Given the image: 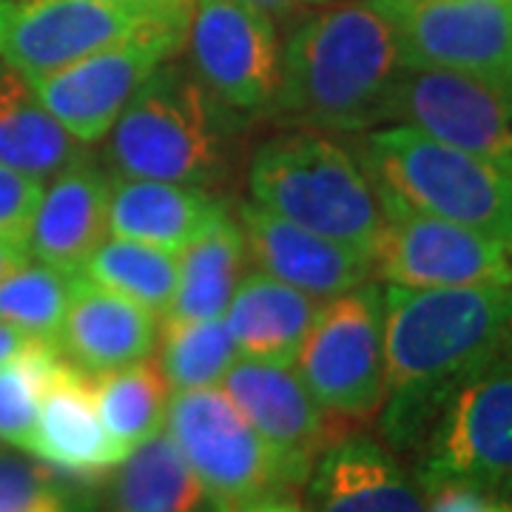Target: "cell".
<instances>
[{
  "label": "cell",
  "instance_id": "cell-11",
  "mask_svg": "<svg viewBox=\"0 0 512 512\" xmlns=\"http://www.w3.org/2000/svg\"><path fill=\"white\" fill-rule=\"evenodd\" d=\"M382 228L370 248L373 271L402 288L512 285V251L473 228L379 197Z\"/></svg>",
  "mask_w": 512,
  "mask_h": 512
},
{
  "label": "cell",
  "instance_id": "cell-2",
  "mask_svg": "<svg viewBox=\"0 0 512 512\" xmlns=\"http://www.w3.org/2000/svg\"><path fill=\"white\" fill-rule=\"evenodd\" d=\"M399 72L393 26L370 0L330 6L288 40L276 106L316 131L367 128L384 120Z\"/></svg>",
  "mask_w": 512,
  "mask_h": 512
},
{
  "label": "cell",
  "instance_id": "cell-35",
  "mask_svg": "<svg viewBox=\"0 0 512 512\" xmlns=\"http://www.w3.org/2000/svg\"><path fill=\"white\" fill-rule=\"evenodd\" d=\"M29 342H32V336H26L23 330L12 328V325H6V322H0V365H3L6 359H12L18 350L26 348Z\"/></svg>",
  "mask_w": 512,
  "mask_h": 512
},
{
  "label": "cell",
  "instance_id": "cell-4",
  "mask_svg": "<svg viewBox=\"0 0 512 512\" xmlns=\"http://www.w3.org/2000/svg\"><path fill=\"white\" fill-rule=\"evenodd\" d=\"M248 185L256 205L367 254L382 228V202L367 171L316 128L268 140L254 154Z\"/></svg>",
  "mask_w": 512,
  "mask_h": 512
},
{
  "label": "cell",
  "instance_id": "cell-17",
  "mask_svg": "<svg viewBox=\"0 0 512 512\" xmlns=\"http://www.w3.org/2000/svg\"><path fill=\"white\" fill-rule=\"evenodd\" d=\"M26 453L63 476L83 481L109 473L128 456L103 427L94 402V376L66 356L57 359L43 390L35 436Z\"/></svg>",
  "mask_w": 512,
  "mask_h": 512
},
{
  "label": "cell",
  "instance_id": "cell-12",
  "mask_svg": "<svg viewBox=\"0 0 512 512\" xmlns=\"http://www.w3.org/2000/svg\"><path fill=\"white\" fill-rule=\"evenodd\" d=\"M185 46L202 89L239 111L276 106L282 49L274 18L248 0H191Z\"/></svg>",
  "mask_w": 512,
  "mask_h": 512
},
{
  "label": "cell",
  "instance_id": "cell-27",
  "mask_svg": "<svg viewBox=\"0 0 512 512\" xmlns=\"http://www.w3.org/2000/svg\"><path fill=\"white\" fill-rule=\"evenodd\" d=\"M80 276L163 319L177 293L180 262L174 251L134 239L106 237L86 259Z\"/></svg>",
  "mask_w": 512,
  "mask_h": 512
},
{
  "label": "cell",
  "instance_id": "cell-31",
  "mask_svg": "<svg viewBox=\"0 0 512 512\" xmlns=\"http://www.w3.org/2000/svg\"><path fill=\"white\" fill-rule=\"evenodd\" d=\"M0 512H72L66 484L37 461L0 453Z\"/></svg>",
  "mask_w": 512,
  "mask_h": 512
},
{
  "label": "cell",
  "instance_id": "cell-37",
  "mask_svg": "<svg viewBox=\"0 0 512 512\" xmlns=\"http://www.w3.org/2000/svg\"><path fill=\"white\" fill-rule=\"evenodd\" d=\"M248 3H254L259 9H265L271 18H282V15H288L296 9V3L299 0H248Z\"/></svg>",
  "mask_w": 512,
  "mask_h": 512
},
{
  "label": "cell",
  "instance_id": "cell-3",
  "mask_svg": "<svg viewBox=\"0 0 512 512\" xmlns=\"http://www.w3.org/2000/svg\"><path fill=\"white\" fill-rule=\"evenodd\" d=\"M362 163L379 197L498 239L512 251V177L419 128L373 131Z\"/></svg>",
  "mask_w": 512,
  "mask_h": 512
},
{
  "label": "cell",
  "instance_id": "cell-36",
  "mask_svg": "<svg viewBox=\"0 0 512 512\" xmlns=\"http://www.w3.org/2000/svg\"><path fill=\"white\" fill-rule=\"evenodd\" d=\"M239 512H308L302 510L299 504H293L288 498H282V495H276V498H265V501H256L251 507H245V510Z\"/></svg>",
  "mask_w": 512,
  "mask_h": 512
},
{
  "label": "cell",
  "instance_id": "cell-29",
  "mask_svg": "<svg viewBox=\"0 0 512 512\" xmlns=\"http://www.w3.org/2000/svg\"><path fill=\"white\" fill-rule=\"evenodd\" d=\"M77 274L43 262H23L0 279V322L23 330L32 339L55 342L66 316Z\"/></svg>",
  "mask_w": 512,
  "mask_h": 512
},
{
  "label": "cell",
  "instance_id": "cell-5",
  "mask_svg": "<svg viewBox=\"0 0 512 512\" xmlns=\"http://www.w3.org/2000/svg\"><path fill=\"white\" fill-rule=\"evenodd\" d=\"M117 177L208 185L222 171V131L197 77L160 66L103 137Z\"/></svg>",
  "mask_w": 512,
  "mask_h": 512
},
{
  "label": "cell",
  "instance_id": "cell-13",
  "mask_svg": "<svg viewBox=\"0 0 512 512\" xmlns=\"http://www.w3.org/2000/svg\"><path fill=\"white\" fill-rule=\"evenodd\" d=\"M384 120L419 128L512 177V92L473 74L402 69Z\"/></svg>",
  "mask_w": 512,
  "mask_h": 512
},
{
  "label": "cell",
  "instance_id": "cell-39",
  "mask_svg": "<svg viewBox=\"0 0 512 512\" xmlns=\"http://www.w3.org/2000/svg\"><path fill=\"white\" fill-rule=\"evenodd\" d=\"M305 3H328V0H305Z\"/></svg>",
  "mask_w": 512,
  "mask_h": 512
},
{
  "label": "cell",
  "instance_id": "cell-8",
  "mask_svg": "<svg viewBox=\"0 0 512 512\" xmlns=\"http://www.w3.org/2000/svg\"><path fill=\"white\" fill-rule=\"evenodd\" d=\"M165 424L220 512L288 493L274 453L220 387L177 390Z\"/></svg>",
  "mask_w": 512,
  "mask_h": 512
},
{
  "label": "cell",
  "instance_id": "cell-32",
  "mask_svg": "<svg viewBox=\"0 0 512 512\" xmlns=\"http://www.w3.org/2000/svg\"><path fill=\"white\" fill-rule=\"evenodd\" d=\"M40 197L43 180L0 163V239L26 242Z\"/></svg>",
  "mask_w": 512,
  "mask_h": 512
},
{
  "label": "cell",
  "instance_id": "cell-26",
  "mask_svg": "<svg viewBox=\"0 0 512 512\" xmlns=\"http://www.w3.org/2000/svg\"><path fill=\"white\" fill-rule=\"evenodd\" d=\"M171 384L151 353L134 365L94 376V402L103 427L126 453L163 433Z\"/></svg>",
  "mask_w": 512,
  "mask_h": 512
},
{
  "label": "cell",
  "instance_id": "cell-33",
  "mask_svg": "<svg viewBox=\"0 0 512 512\" xmlns=\"http://www.w3.org/2000/svg\"><path fill=\"white\" fill-rule=\"evenodd\" d=\"M427 512H512L498 495L464 481H441L424 490Z\"/></svg>",
  "mask_w": 512,
  "mask_h": 512
},
{
  "label": "cell",
  "instance_id": "cell-21",
  "mask_svg": "<svg viewBox=\"0 0 512 512\" xmlns=\"http://www.w3.org/2000/svg\"><path fill=\"white\" fill-rule=\"evenodd\" d=\"M228 211L200 185L111 177L109 234L180 254Z\"/></svg>",
  "mask_w": 512,
  "mask_h": 512
},
{
  "label": "cell",
  "instance_id": "cell-23",
  "mask_svg": "<svg viewBox=\"0 0 512 512\" xmlns=\"http://www.w3.org/2000/svg\"><path fill=\"white\" fill-rule=\"evenodd\" d=\"M83 160L86 143L57 123L29 77L0 63V163L46 183Z\"/></svg>",
  "mask_w": 512,
  "mask_h": 512
},
{
  "label": "cell",
  "instance_id": "cell-38",
  "mask_svg": "<svg viewBox=\"0 0 512 512\" xmlns=\"http://www.w3.org/2000/svg\"><path fill=\"white\" fill-rule=\"evenodd\" d=\"M174 3H183V6H191V0H174Z\"/></svg>",
  "mask_w": 512,
  "mask_h": 512
},
{
  "label": "cell",
  "instance_id": "cell-19",
  "mask_svg": "<svg viewBox=\"0 0 512 512\" xmlns=\"http://www.w3.org/2000/svg\"><path fill=\"white\" fill-rule=\"evenodd\" d=\"M157 336L160 316L77 274L55 345L72 365L100 376L151 356Z\"/></svg>",
  "mask_w": 512,
  "mask_h": 512
},
{
  "label": "cell",
  "instance_id": "cell-16",
  "mask_svg": "<svg viewBox=\"0 0 512 512\" xmlns=\"http://www.w3.org/2000/svg\"><path fill=\"white\" fill-rule=\"evenodd\" d=\"M237 225L259 271L319 302L365 285L373 274L367 251L302 228L256 202L239 205Z\"/></svg>",
  "mask_w": 512,
  "mask_h": 512
},
{
  "label": "cell",
  "instance_id": "cell-10",
  "mask_svg": "<svg viewBox=\"0 0 512 512\" xmlns=\"http://www.w3.org/2000/svg\"><path fill=\"white\" fill-rule=\"evenodd\" d=\"M399 43L402 69H444L512 92V0H370Z\"/></svg>",
  "mask_w": 512,
  "mask_h": 512
},
{
  "label": "cell",
  "instance_id": "cell-1",
  "mask_svg": "<svg viewBox=\"0 0 512 512\" xmlns=\"http://www.w3.org/2000/svg\"><path fill=\"white\" fill-rule=\"evenodd\" d=\"M382 299V436L416 450L458 387L512 348V285H390Z\"/></svg>",
  "mask_w": 512,
  "mask_h": 512
},
{
  "label": "cell",
  "instance_id": "cell-15",
  "mask_svg": "<svg viewBox=\"0 0 512 512\" xmlns=\"http://www.w3.org/2000/svg\"><path fill=\"white\" fill-rule=\"evenodd\" d=\"M220 390L268 444L288 490L305 484L316 458L350 433V424L336 421L316 404L291 365L239 356L225 370Z\"/></svg>",
  "mask_w": 512,
  "mask_h": 512
},
{
  "label": "cell",
  "instance_id": "cell-20",
  "mask_svg": "<svg viewBox=\"0 0 512 512\" xmlns=\"http://www.w3.org/2000/svg\"><path fill=\"white\" fill-rule=\"evenodd\" d=\"M111 180L86 160L43 185L26 248L35 262L80 274L86 259L109 237Z\"/></svg>",
  "mask_w": 512,
  "mask_h": 512
},
{
  "label": "cell",
  "instance_id": "cell-22",
  "mask_svg": "<svg viewBox=\"0 0 512 512\" xmlns=\"http://www.w3.org/2000/svg\"><path fill=\"white\" fill-rule=\"evenodd\" d=\"M319 308L322 302L308 293L265 271H248L239 279L222 319L242 359L293 365Z\"/></svg>",
  "mask_w": 512,
  "mask_h": 512
},
{
  "label": "cell",
  "instance_id": "cell-9",
  "mask_svg": "<svg viewBox=\"0 0 512 512\" xmlns=\"http://www.w3.org/2000/svg\"><path fill=\"white\" fill-rule=\"evenodd\" d=\"M421 450V490L464 481L512 495V348L447 399Z\"/></svg>",
  "mask_w": 512,
  "mask_h": 512
},
{
  "label": "cell",
  "instance_id": "cell-7",
  "mask_svg": "<svg viewBox=\"0 0 512 512\" xmlns=\"http://www.w3.org/2000/svg\"><path fill=\"white\" fill-rule=\"evenodd\" d=\"M299 379L336 421L373 419L384 404V299L376 285L328 299L296 353Z\"/></svg>",
  "mask_w": 512,
  "mask_h": 512
},
{
  "label": "cell",
  "instance_id": "cell-24",
  "mask_svg": "<svg viewBox=\"0 0 512 512\" xmlns=\"http://www.w3.org/2000/svg\"><path fill=\"white\" fill-rule=\"evenodd\" d=\"M117 512H220L168 433L134 447L111 478Z\"/></svg>",
  "mask_w": 512,
  "mask_h": 512
},
{
  "label": "cell",
  "instance_id": "cell-18",
  "mask_svg": "<svg viewBox=\"0 0 512 512\" xmlns=\"http://www.w3.org/2000/svg\"><path fill=\"white\" fill-rule=\"evenodd\" d=\"M308 484L316 512H427L419 481L384 444L353 430L316 458Z\"/></svg>",
  "mask_w": 512,
  "mask_h": 512
},
{
  "label": "cell",
  "instance_id": "cell-34",
  "mask_svg": "<svg viewBox=\"0 0 512 512\" xmlns=\"http://www.w3.org/2000/svg\"><path fill=\"white\" fill-rule=\"evenodd\" d=\"M29 248L26 242L18 239H0V279L6 274H12L15 268H20L23 262H29Z\"/></svg>",
  "mask_w": 512,
  "mask_h": 512
},
{
  "label": "cell",
  "instance_id": "cell-6",
  "mask_svg": "<svg viewBox=\"0 0 512 512\" xmlns=\"http://www.w3.org/2000/svg\"><path fill=\"white\" fill-rule=\"evenodd\" d=\"M174 0H0V60L35 80L154 29H185Z\"/></svg>",
  "mask_w": 512,
  "mask_h": 512
},
{
  "label": "cell",
  "instance_id": "cell-25",
  "mask_svg": "<svg viewBox=\"0 0 512 512\" xmlns=\"http://www.w3.org/2000/svg\"><path fill=\"white\" fill-rule=\"evenodd\" d=\"M180 279L165 316L174 319H217L245 276L248 248L239 225L231 217L214 222L205 234L188 242L177 254Z\"/></svg>",
  "mask_w": 512,
  "mask_h": 512
},
{
  "label": "cell",
  "instance_id": "cell-30",
  "mask_svg": "<svg viewBox=\"0 0 512 512\" xmlns=\"http://www.w3.org/2000/svg\"><path fill=\"white\" fill-rule=\"evenodd\" d=\"M60 350L55 342L32 339L0 365V444L29 450L43 390L52 379Z\"/></svg>",
  "mask_w": 512,
  "mask_h": 512
},
{
  "label": "cell",
  "instance_id": "cell-14",
  "mask_svg": "<svg viewBox=\"0 0 512 512\" xmlns=\"http://www.w3.org/2000/svg\"><path fill=\"white\" fill-rule=\"evenodd\" d=\"M185 43V29H154L29 80L40 103L80 143H100L151 74Z\"/></svg>",
  "mask_w": 512,
  "mask_h": 512
},
{
  "label": "cell",
  "instance_id": "cell-28",
  "mask_svg": "<svg viewBox=\"0 0 512 512\" xmlns=\"http://www.w3.org/2000/svg\"><path fill=\"white\" fill-rule=\"evenodd\" d=\"M160 367L174 390L214 387L239 359L225 319H160Z\"/></svg>",
  "mask_w": 512,
  "mask_h": 512
}]
</instances>
